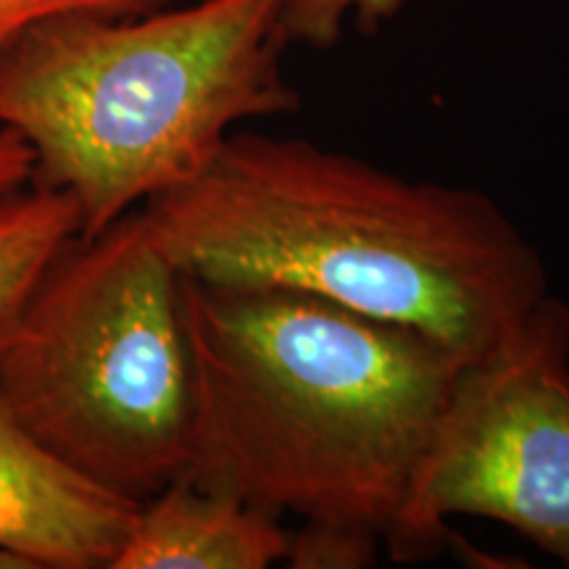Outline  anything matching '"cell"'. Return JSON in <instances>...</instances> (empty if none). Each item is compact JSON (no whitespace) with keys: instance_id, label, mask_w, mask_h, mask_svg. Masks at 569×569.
I'll use <instances>...</instances> for the list:
<instances>
[{"instance_id":"2","label":"cell","mask_w":569,"mask_h":569,"mask_svg":"<svg viewBox=\"0 0 569 569\" xmlns=\"http://www.w3.org/2000/svg\"><path fill=\"white\" fill-rule=\"evenodd\" d=\"M180 296L196 398L184 478L386 540L465 361L298 290L180 274Z\"/></svg>"},{"instance_id":"13","label":"cell","mask_w":569,"mask_h":569,"mask_svg":"<svg viewBox=\"0 0 569 569\" xmlns=\"http://www.w3.org/2000/svg\"><path fill=\"white\" fill-rule=\"evenodd\" d=\"M0 569H32V565L27 559L17 557V553L0 549Z\"/></svg>"},{"instance_id":"6","label":"cell","mask_w":569,"mask_h":569,"mask_svg":"<svg viewBox=\"0 0 569 569\" xmlns=\"http://www.w3.org/2000/svg\"><path fill=\"white\" fill-rule=\"evenodd\" d=\"M138 511L48 451L0 396V549L32 569H111Z\"/></svg>"},{"instance_id":"8","label":"cell","mask_w":569,"mask_h":569,"mask_svg":"<svg viewBox=\"0 0 569 569\" xmlns=\"http://www.w3.org/2000/svg\"><path fill=\"white\" fill-rule=\"evenodd\" d=\"M80 230V209L63 190L32 184L0 196V346Z\"/></svg>"},{"instance_id":"1","label":"cell","mask_w":569,"mask_h":569,"mask_svg":"<svg viewBox=\"0 0 569 569\" xmlns=\"http://www.w3.org/2000/svg\"><path fill=\"white\" fill-rule=\"evenodd\" d=\"M140 213L182 277L325 298L465 365L549 298L536 246L490 196L306 138L232 132L203 174Z\"/></svg>"},{"instance_id":"7","label":"cell","mask_w":569,"mask_h":569,"mask_svg":"<svg viewBox=\"0 0 569 569\" xmlns=\"http://www.w3.org/2000/svg\"><path fill=\"white\" fill-rule=\"evenodd\" d=\"M288 549L280 519L182 475L140 503L111 569H267Z\"/></svg>"},{"instance_id":"5","label":"cell","mask_w":569,"mask_h":569,"mask_svg":"<svg viewBox=\"0 0 569 569\" xmlns=\"http://www.w3.org/2000/svg\"><path fill=\"white\" fill-rule=\"evenodd\" d=\"M448 517L493 519L569 567V306L559 298L461 367L386 536L390 557L443 549Z\"/></svg>"},{"instance_id":"12","label":"cell","mask_w":569,"mask_h":569,"mask_svg":"<svg viewBox=\"0 0 569 569\" xmlns=\"http://www.w3.org/2000/svg\"><path fill=\"white\" fill-rule=\"evenodd\" d=\"M32 148L9 127H0V196L24 188L32 180Z\"/></svg>"},{"instance_id":"4","label":"cell","mask_w":569,"mask_h":569,"mask_svg":"<svg viewBox=\"0 0 569 569\" xmlns=\"http://www.w3.org/2000/svg\"><path fill=\"white\" fill-rule=\"evenodd\" d=\"M0 396L48 451L148 501L193 459L180 272L140 209L48 269L0 346Z\"/></svg>"},{"instance_id":"3","label":"cell","mask_w":569,"mask_h":569,"mask_svg":"<svg viewBox=\"0 0 569 569\" xmlns=\"http://www.w3.org/2000/svg\"><path fill=\"white\" fill-rule=\"evenodd\" d=\"M282 0H196L142 17H61L0 53V127L63 190L90 240L182 188L248 119L301 106Z\"/></svg>"},{"instance_id":"9","label":"cell","mask_w":569,"mask_h":569,"mask_svg":"<svg viewBox=\"0 0 569 569\" xmlns=\"http://www.w3.org/2000/svg\"><path fill=\"white\" fill-rule=\"evenodd\" d=\"M407 0H282V30L288 46L332 48L346 27L375 32L403 9Z\"/></svg>"},{"instance_id":"11","label":"cell","mask_w":569,"mask_h":569,"mask_svg":"<svg viewBox=\"0 0 569 569\" xmlns=\"http://www.w3.org/2000/svg\"><path fill=\"white\" fill-rule=\"evenodd\" d=\"M188 0H0V53L42 21L61 17H142Z\"/></svg>"},{"instance_id":"10","label":"cell","mask_w":569,"mask_h":569,"mask_svg":"<svg viewBox=\"0 0 569 569\" xmlns=\"http://www.w3.org/2000/svg\"><path fill=\"white\" fill-rule=\"evenodd\" d=\"M380 536L353 525L303 522L301 532H290L284 565L293 569H361L377 559Z\"/></svg>"}]
</instances>
